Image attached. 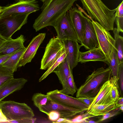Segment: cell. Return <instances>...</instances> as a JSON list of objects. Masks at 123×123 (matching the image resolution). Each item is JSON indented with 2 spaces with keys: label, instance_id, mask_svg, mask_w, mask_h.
Masks as SVG:
<instances>
[{
  "label": "cell",
  "instance_id": "obj_28",
  "mask_svg": "<svg viewBox=\"0 0 123 123\" xmlns=\"http://www.w3.org/2000/svg\"><path fill=\"white\" fill-rule=\"evenodd\" d=\"M50 98L48 95L40 93L34 94L32 98L34 105L38 109L46 105Z\"/></svg>",
  "mask_w": 123,
  "mask_h": 123
},
{
  "label": "cell",
  "instance_id": "obj_39",
  "mask_svg": "<svg viewBox=\"0 0 123 123\" xmlns=\"http://www.w3.org/2000/svg\"><path fill=\"white\" fill-rule=\"evenodd\" d=\"M8 121L0 108V123H7Z\"/></svg>",
  "mask_w": 123,
  "mask_h": 123
},
{
  "label": "cell",
  "instance_id": "obj_40",
  "mask_svg": "<svg viewBox=\"0 0 123 123\" xmlns=\"http://www.w3.org/2000/svg\"><path fill=\"white\" fill-rule=\"evenodd\" d=\"M68 118H66L60 117L54 123H67Z\"/></svg>",
  "mask_w": 123,
  "mask_h": 123
},
{
  "label": "cell",
  "instance_id": "obj_5",
  "mask_svg": "<svg viewBox=\"0 0 123 123\" xmlns=\"http://www.w3.org/2000/svg\"><path fill=\"white\" fill-rule=\"evenodd\" d=\"M0 108L9 120L33 118L34 116L31 108L25 103H19L13 101H2Z\"/></svg>",
  "mask_w": 123,
  "mask_h": 123
},
{
  "label": "cell",
  "instance_id": "obj_19",
  "mask_svg": "<svg viewBox=\"0 0 123 123\" xmlns=\"http://www.w3.org/2000/svg\"><path fill=\"white\" fill-rule=\"evenodd\" d=\"M107 61V58L99 47L85 52L80 51L78 60V62L81 63L91 61H101L106 63Z\"/></svg>",
  "mask_w": 123,
  "mask_h": 123
},
{
  "label": "cell",
  "instance_id": "obj_36",
  "mask_svg": "<svg viewBox=\"0 0 123 123\" xmlns=\"http://www.w3.org/2000/svg\"><path fill=\"white\" fill-rule=\"evenodd\" d=\"M77 98L80 101L89 107L93 100L94 98L80 97Z\"/></svg>",
  "mask_w": 123,
  "mask_h": 123
},
{
  "label": "cell",
  "instance_id": "obj_41",
  "mask_svg": "<svg viewBox=\"0 0 123 123\" xmlns=\"http://www.w3.org/2000/svg\"><path fill=\"white\" fill-rule=\"evenodd\" d=\"M6 40L0 36V46Z\"/></svg>",
  "mask_w": 123,
  "mask_h": 123
},
{
  "label": "cell",
  "instance_id": "obj_45",
  "mask_svg": "<svg viewBox=\"0 0 123 123\" xmlns=\"http://www.w3.org/2000/svg\"><path fill=\"white\" fill-rule=\"evenodd\" d=\"M2 7L0 6V12H1L2 11Z\"/></svg>",
  "mask_w": 123,
  "mask_h": 123
},
{
  "label": "cell",
  "instance_id": "obj_26",
  "mask_svg": "<svg viewBox=\"0 0 123 123\" xmlns=\"http://www.w3.org/2000/svg\"><path fill=\"white\" fill-rule=\"evenodd\" d=\"M110 68L111 74L113 76L118 77L119 63L117 58L116 50L114 48L110 56V58L106 63Z\"/></svg>",
  "mask_w": 123,
  "mask_h": 123
},
{
  "label": "cell",
  "instance_id": "obj_38",
  "mask_svg": "<svg viewBox=\"0 0 123 123\" xmlns=\"http://www.w3.org/2000/svg\"><path fill=\"white\" fill-rule=\"evenodd\" d=\"M115 104L116 109L118 108L120 106L123 105V97H120L115 102Z\"/></svg>",
  "mask_w": 123,
  "mask_h": 123
},
{
  "label": "cell",
  "instance_id": "obj_37",
  "mask_svg": "<svg viewBox=\"0 0 123 123\" xmlns=\"http://www.w3.org/2000/svg\"><path fill=\"white\" fill-rule=\"evenodd\" d=\"M14 53L9 55H0V65L6 61Z\"/></svg>",
  "mask_w": 123,
  "mask_h": 123
},
{
  "label": "cell",
  "instance_id": "obj_10",
  "mask_svg": "<svg viewBox=\"0 0 123 123\" xmlns=\"http://www.w3.org/2000/svg\"><path fill=\"white\" fill-rule=\"evenodd\" d=\"M118 79L117 77L112 76L103 84L89 107L87 112H89L96 105L115 103L111 98V94L113 86L118 82Z\"/></svg>",
  "mask_w": 123,
  "mask_h": 123
},
{
  "label": "cell",
  "instance_id": "obj_8",
  "mask_svg": "<svg viewBox=\"0 0 123 123\" xmlns=\"http://www.w3.org/2000/svg\"><path fill=\"white\" fill-rule=\"evenodd\" d=\"M68 11L57 20L53 27L57 33V37L62 40L74 39L78 41L77 35L69 17Z\"/></svg>",
  "mask_w": 123,
  "mask_h": 123
},
{
  "label": "cell",
  "instance_id": "obj_42",
  "mask_svg": "<svg viewBox=\"0 0 123 123\" xmlns=\"http://www.w3.org/2000/svg\"><path fill=\"white\" fill-rule=\"evenodd\" d=\"M98 122H96L94 121L90 120L89 119H87L85 120V123H97Z\"/></svg>",
  "mask_w": 123,
  "mask_h": 123
},
{
  "label": "cell",
  "instance_id": "obj_4",
  "mask_svg": "<svg viewBox=\"0 0 123 123\" xmlns=\"http://www.w3.org/2000/svg\"><path fill=\"white\" fill-rule=\"evenodd\" d=\"M29 13H12L0 17V36L6 40L27 22Z\"/></svg>",
  "mask_w": 123,
  "mask_h": 123
},
{
  "label": "cell",
  "instance_id": "obj_33",
  "mask_svg": "<svg viewBox=\"0 0 123 123\" xmlns=\"http://www.w3.org/2000/svg\"><path fill=\"white\" fill-rule=\"evenodd\" d=\"M119 93L118 82L113 86L111 94V98L115 103L120 97Z\"/></svg>",
  "mask_w": 123,
  "mask_h": 123
},
{
  "label": "cell",
  "instance_id": "obj_30",
  "mask_svg": "<svg viewBox=\"0 0 123 123\" xmlns=\"http://www.w3.org/2000/svg\"><path fill=\"white\" fill-rule=\"evenodd\" d=\"M95 117L86 112L85 113L77 116L71 119L68 118L67 123H85L86 120Z\"/></svg>",
  "mask_w": 123,
  "mask_h": 123
},
{
  "label": "cell",
  "instance_id": "obj_14",
  "mask_svg": "<svg viewBox=\"0 0 123 123\" xmlns=\"http://www.w3.org/2000/svg\"><path fill=\"white\" fill-rule=\"evenodd\" d=\"M85 28V36L81 43L86 50H90L98 47V43L92 22L90 19L81 13Z\"/></svg>",
  "mask_w": 123,
  "mask_h": 123
},
{
  "label": "cell",
  "instance_id": "obj_7",
  "mask_svg": "<svg viewBox=\"0 0 123 123\" xmlns=\"http://www.w3.org/2000/svg\"><path fill=\"white\" fill-rule=\"evenodd\" d=\"M40 9L37 0H18L8 6L2 7L0 17L12 13L30 14Z\"/></svg>",
  "mask_w": 123,
  "mask_h": 123
},
{
  "label": "cell",
  "instance_id": "obj_27",
  "mask_svg": "<svg viewBox=\"0 0 123 123\" xmlns=\"http://www.w3.org/2000/svg\"><path fill=\"white\" fill-rule=\"evenodd\" d=\"M115 22L117 30L119 32H123V0L117 8L115 13Z\"/></svg>",
  "mask_w": 123,
  "mask_h": 123
},
{
  "label": "cell",
  "instance_id": "obj_18",
  "mask_svg": "<svg viewBox=\"0 0 123 123\" xmlns=\"http://www.w3.org/2000/svg\"><path fill=\"white\" fill-rule=\"evenodd\" d=\"M25 41L22 35L15 39L11 38L6 40L0 46V55L10 54L25 48L24 45Z\"/></svg>",
  "mask_w": 123,
  "mask_h": 123
},
{
  "label": "cell",
  "instance_id": "obj_9",
  "mask_svg": "<svg viewBox=\"0 0 123 123\" xmlns=\"http://www.w3.org/2000/svg\"><path fill=\"white\" fill-rule=\"evenodd\" d=\"M64 47L62 41L57 37L51 38L46 47L40 69H47Z\"/></svg>",
  "mask_w": 123,
  "mask_h": 123
},
{
  "label": "cell",
  "instance_id": "obj_35",
  "mask_svg": "<svg viewBox=\"0 0 123 123\" xmlns=\"http://www.w3.org/2000/svg\"><path fill=\"white\" fill-rule=\"evenodd\" d=\"M36 120L33 118H26L16 120H8L7 123H35Z\"/></svg>",
  "mask_w": 123,
  "mask_h": 123
},
{
  "label": "cell",
  "instance_id": "obj_29",
  "mask_svg": "<svg viewBox=\"0 0 123 123\" xmlns=\"http://www.w3.org/2000/svg\"><path fill=\"white\" fill-rule=\"evenodd\" d=\"M13 78V72L0 65V87L8 81Z\"/></svg>",
  "mask_w": 123,
  "mask_h": 123
},
{
  "label": "cell",
  "instance_id": "obj_21",
  "mask_svg": "<svg viewBox=\"0 0 123 123\" xmlns=\"http://www.w3.org/2000/svg\"><path fill=\"white\" fill-rule=\"evenodd\" d=\"M26 48L14 53L4 62L1 65L12 71L13 73L16 71L19 61Z\"/></svg>",
  "mask_w": 123,
  "mask_h": 123
},
{
  "label": "cell",
  "instance_id": "obj_25",
  "mask_svg": "<svg viewBox=\"0 0 123 123\" xmlns=\"http://www.w3.org/2000/svg\"><path fill=\"white\" fill-rule=\"evenodd\" d=\"M115 109V103L99 105L95 106L88 113L95 116H102Z\"/></svg>",
  "mask_w": 123,
  "mask_h": 123
},
{
  "label": "cell",
  "instance_id": "obj_13",
  "mask_svg": "<svg viewBox=\"0 0 123 123\" xmlns=\"http://www.w3.org/2000/svg\"><path fill=\"white\" fill-rule=\"evenodd\" d=\"M45 36V33H41L33 38L21 57L18 65V68L24 66L31 62Z\"/></svg>",
  "mask_w": 123,
  "mask_h": 123
},
{
  "label": "cell",
  "instance_id": "obj_34",
  "mask_svg": "<svg viewBox=\"0 0 123 123\" xmlns=\"http://www.w3.org/2000/svg\"><path fill=\"white\" fill-rule=\"evenodd\" d=\"M49 120L52 123H54L59 118L61 117L59 113L55 111H52L50 112L47 115Z\"/></svg>",
  "mask_w": 123,
  "mask_h": 123
},
{
  "label": "cell",
  "instance_id": "obj_3",
  "mask_svg": "<svg viewBox=\"0 0 123 123\" xmlns=\"http://www.w3.org/2000/svg\"><path fill=\"white\" fill-rule=\"evenodd\" d=\"M111 70L108 67L98 68L87 77L85 82L77 90L76 98L80 97L94 98L103 84L109 79Z\"/></svg>",
  "mask_w": 123,
  "mask_h": 123
},
{
  "label": "cell",
  "instance_id": "obj_44",
  "mask_svg": "<svg viewBox=\"0 0 123 123\" xmlns=\"http://www.w3.org/2000/svg\"><path fill=\"white\" fill-rule=\"evenodd\" d=\"M48 0H40L42 1V2H43V3L47 1Z\"/></svg>",
  "mask_w": 123,
  "mask_h": 123
},
{
  "label": "cell",
  "instance_id": "obj_16",
  "mask_svg": "<svg viewBox=\"0 0 123 123\" xmlns=\"http://www.w3.org/2000/svg\"><path fill=\"white\" fill-rule=\"evenodd\" d=\"M82 12L76 7H71L68 11L70 19L77 35L79 43L83 42L85 36V28Z\"/></svg>",
  "mask_w": 123,
  "mask_h": 123
},
{
  "label": "cell",
  "instance_id": "obj_2",
  "mask_svg": "<svg viewBox=\"0 0 123 123\" xmlns=\"http://www.w3.org/2000/svg\"><path fill=\"white\" fill-rule=\"evenodd\" d=\"M83 10L91 20L99 24L107 30L112 31L115 22L117 8L111 10L101 0H80Z\"/></svg>",
  "mask_w": 123,
  "mask_h": 123
},
{
  "label": "cell",
  "instance_id": "obj_15",
  "mask_svg": "<svg viewBox=\"0 0 123 123\" xmlns=\"http://www.w3.org/2000/svg\"><path fill=\"white\" fill-rule=\"evenodd\" d=\"M62 41L66 52L65 58L72 71L78 64L80 50L82 46L79 44V42L76 40L67 39Z\"/></svg>",
  "mask_w": 123,
  "mask_h": 123
},
{
  "label": "cell",
  "instance_id": "obj_12",
  "mask_svg": "<svg viewBox=\"0 0 123 123\" xmlns=\"http://www.w3.org/2000/svg\"><path fill=\"white\" fill-rule=\"evenodd\" d=\"M52 100L65 105L87 111L88 106L77 98L69 96L60 92L58 89L50 91L47 93Z\"/></svg>",
  "mask_w": 123,
  "mask_h": 123
},
{
  "label": "cell",
  "instance_id": "obj_11",
  "mask_svg": "<svg viewBox=\"0 0 123 123\" xmlns=\"http://www.w3.org/2000/svg\"><path fill=\"white\" fill-rule=\"evenodd\" d=\"M39 110L47 115L50 111H55L60 114L61 117L69 118L82 113L83 110L67 106L54 101L50 98L46 105L38 109Z\"/></svg>",
  "mask_w": 123,
  "mask_h": 123
},
{
  "label": "cell",
  "instance_id": "obj_31",
  "mask_svg": "<svg viewBox=\"0 0 123 123\" xmlns=\"http://www.w3.org/2000/svg\"><path fill=\"white\" fill-rule=\"evenodd\" d=\"M119 89L121 97H123V62L119 64L118 72Z\"/></svg>",
  "mask_w": 123,
  "mask_h": 123
},
{
  "label": "cell",
  "instance_id": "obj_23",
  "mask_svg": "<svg viewBox=\"0 0 123 123\" xmlns=\"http://www.w3.org/2000/svg\"><path fill=\"white\" fill-rule=\"evenodd\" d=\"M114 34L115 47L119 64L123 62V37L119 34L116 28L113 30Z\"/></svg>",
  "mask_w": 123,
  "mask_h": 123
},
{
  "label": "cell",
  "instance_id": "obj_22",
  "mask_svg": "<svg viewBox=\"0 0 123 123\" xmlns=\"http://www.w3.org/2000/svg\"><path fill=\"white\" fill-rule=\"evenodd\" d=\"M66 56V52L64 47L48 68L47 70L39 78V82H40L45 79L49 74L52 73L54 70L64 60Z\"/></svg>",
  "mask_w": 123,
  "mask_h": 123
},
{
  "label": "cell",
  "instance_id": "obj_32",
  "mask_svg": "<svg viewBox=\"0 0 123 123\" xmlns=\"http://www.w3.org/2000/svg\"><path fill=\"white\" fill-rule=\"evenodd\" d=\"M121 111L119 108L112 110L102 115V117L98 121V122L102 121L117 115L121 112Z\"/></svg>",
  "mask_w": 123,
  "mask_h": 123
},
{
  "label": "cell",
  "instance_id": "obj_24",
  "mask_svg": "<svg viewBox=\"0 0 123 123\" xmlns=\"http://www.w3.org/2000/svg\"><path fill=\"white\" fill-rule=\"evenodd\" d=\"M62 85V89L59 91L66 95L70 94L73 96L77 90L74 81L72 73L70 74L68 79Z\"/></svg>",
  "mask_w": 123,
  "mask_h": 123
},
{
  "label": "cell",
  "instance_id": "obj_1",
  "mask_svg": "<svg viewBox=\"0 0 123 123\" xmlns=\"http://www.w3.org/2000/svg\"><path fill=\"white\" fill-rule=\"evenodd\" d=\"M77 0H48L43 3L42 12L35 20L33 27L36 31L48 26L54 27L57 20Z\"/></svg>",
  "mask_w": 123,
  "mask_h": 123
},
{
  "label": "cell",
  "instance_id": "obj_43",
  "mask_svg": "<svg viewBox=\"0 0 123 123\" xmlns=\"http://www.w3.org/2000/svg\"><path fill=\"white\" fill-rule=\"evenodd\" d=\"M119 108L121 111L123 112V105L120 106Z\"/></svg>",
  "mask_w": 123,
  "mask_h": 123
},
{
  "label": "cell",
  "instance_id": "obj_20",
  "mask_svg": "<svg viewBox=\"0 0 123 123\" xmlns=\"http://www.w3.org/2000/svg\"><path fill=\"white\" fill-rule=\"evenodd\" d=\"M53 72L57 76L60 83L62 85L72 73L69 66L66 58L54 70Z\"/></svg>",
  "mask_w": 123,
  "mask_h": 123
},
{
  "label": "cell",
  "instance_id": "obj_17",
  "mask_svg": "<svg viewBox=\"0 0 123 123\" xmlns=\"http://www.w3.org/2000/svg\"><path fill=\"white\" fill-rule=\"evenodd\" d=\"M28 81L24 78L11 79L0 87V102L10 95L20 90Z\"/></svg>",
  "mask_w": 123,
  "mask_h": 123
},
{
  "label": "cell",
  "instance_id": "obj_6",
  "mask_svg": "<svg viewBox=\"0 0 123 123\" xmlns=\"http://www.w3.org/2000/svg\"><path fill=\"white\" fill-rule=\"evenodd\" d=\"M94 28L98 41V47L107 59H109L114 48H115V41L110 32L97 22L92 21Z\"/></svg>",
  "mask_w": 123,
  "mask_h": 123
}]
</instances>
